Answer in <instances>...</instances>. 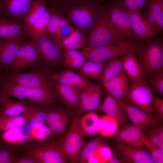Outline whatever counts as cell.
I'll return each instance as SVG.
<instances>
[{
  "instance_id": "21",
  "label": "cell",
  "mask_w": 163,
  "mask_h": 163,
  "mask_svg": "<svg viewBox=\"0 0 163 163\" xmlns=\"http://www.w3.org/2000/svg\"><path fill=\"white\" fill-rule=\"evenodd\" d=\"M57 95L69 109L77 110L80 97V90L76 88L55 82Z\"/></svg>"
},
{
  "instance_id": "10",
  "label": "cell",
  "mask_w": 163,
  "mask_h": 163,
  "mask_svg": "<svg viewBox=\"0 0 163 163\" xmlns=\"http://www.w3.org/2000/svg\"><path fill=\"white\" fill-rule=\"evenodd\" d=\"M41 58L34 42L21 44L10 66L13 72L26 70L38 62Z\"/></svg>"
},
{
  "instance_id": "38",
  "label": "cell",
  "mask_w": 163,
  "mask_h": 163,
  "mask_svg": "<svg viewBox=\"0 0 163 163\" xmlns=\"http://www.w3.org/2000/svg\"><path fill=\"white\" fill-rule=\"evenodd\" d=\"M54 12L51 14L47 28V33L54 39L62 26L69 24L67 18L55 10Z\"/></svg>"
},
{
  "instance_id": "46",
  "label": "cell",
  "mask_w": 163,
  "mask_h": 163,
  "mask_svg": "<svg viewBox=\"0 0 163 163\" xmlns=\"http://www.w3.org/2000/svg\"><path fill=\"white\" fill-rule=\"evenodd\" d=\"M75 30L69 24L64 25L60 28L54 39L57 42L60 40L67 39L72 35Z\"/></svg>"
},
{
  "instance_id": "47",
  "label": "cell",
  "mask_w": 163,
  "mask_h": 163,
  "mask_svg": "<svg viewBox=\"0 0 163 163\" xmlns=\"http://www.w3.org/2000/svg\"><path fill=\"white\" fill-rule=\"evenodd\" d=\"M32 136L39 140L45 139L51 134L52 131L50 128L45 124L41 127L37 128H33Z\"/></svg>"
},
{
  "instance_id": "45",
  "label": "cell",
  "mask_w": 163,
  "mask_h": 163,
  "mask_svg": "<svg viewBox=\"0 0 163 163\" xmlns=\"http://www.w3.org/2000/svg\"><path fill=\"white\" fill-rule=\"evenodd\" d=\"M144 17L147 23L155 30L156 33H159L160 31L157 22L151 9L146 5L144 11Z\"/></svg>"
},
{
  "instance_id": "59",
  "label": "cell",
  "mask_w": 163,
  "mask_h": 163,
  "mask_svg": "<svg viewBox=\"0 0 163 163\" xmlns=\"http://www.w3.org/2000/svg\"><path fill=\"white\" fill-rule=\"evenodd\" d=\"M47 2H50L53 4L58 5L61 2L65 0H46Z\"/></svg>"
},
{
  "instance_id": "4",
  "label": "cell",
  "mask_w": 163,
  "mask_h": 163,
  "mask_svg": "<svg viewBox=\"0 0 163 163\" xmlns=\"http://www.w3.org/2000/svg\"><path fill=\"white\" fill-rule=\"evenodd\" d=\"M109 6L110 27L114 43L117 44L128 41H138L133 31L128 11L115 1L110 3Z\"/></svg>"
},
{
  "instance_id": "29",
  "label": "cell",
  "mask_w": 163,
  "mask_h": 163,
  "mask_svg": "<svg viewBox=\"0 0 163 163\" xmlns=\"http://www.w3.org/2000/svg\"><path fill=\"white\" fill-rule=\"evenodd\" d=\"M46 0H34L27 14L25 17V26L27 28L38 20L48 9Z\"/></svg>"
},
{
  "instance_id": "9",
  "label": "cell",
  "mask_w": 163,
  "mask_h": 163,
  "mask_svg": "<svg viewBox=\"0 0 163 163\" xmlns=\"http://www.w3.org/2000/svg\"><path fill=\"white\" fill-rule=\"evenodd\" d=\"M153 97L151 88L147 82H132L126 98L145 113H151L153 110Z\"/></svg>"
},
{
  "instance_id": "7",
  "label": "cell",
  "mask_w": 163,
  "mask_h": 163,
  "mask_svg": "<svg viewBox=\"0 0 163 163\" xmlns=\"http://www.w3.org/2000/svg\"><path fill=\"white\" fill-rule=\"evenodd\" d=\"M138 41H128L91 48H85L81 52L86 59L104 63L106 60L121 56L130 51H135L141 44Z\"/></svg>"
},
{
  "instance_id": "49",
  "label": "cell",
  "mask_w": 163,
  "mask_h": 163,
  "mask_svg": "<svg viewBox=\"0 0 163 163\" xmlns=\"http://www.w3.org/2000/svg\"><path fill=\"white\" fill-rule=\"evenodd\" d=\"M145 136L153 143L163 150V139L159 134L158 128L152 129Z\"/></svg>"
},
{
  "instance_id": "24",
  "label": "cell",
  "mask_w": 163,
  "mask_h": 163,
  "mask_svg": "<svg viewBox=\"0 0 163 163\" xmlns=\"http://www.w3.org/2000/svg\"><path fill=\"white\" fill-rule=\"evenodd\" d=\"M123 64L124 69L132 82H147L145 75L133 51H130L125 55Z\"/></svg>"
},
{
  "instance_id": "44",
  "label": "cell",
  "mask_w": 163,
  "mask_h": 163,
  "mask_svg": "<svg viewBox=\"0 0 163 163\" xmlns=\"http://www.w3.org/2000/svg\"><path fill=\"white\" fill-rule=\"evenodd\" d=\"M150 81L151 86L161 95L163 94V69L155 72Z\"/></svg>"
},
{
  "instance_id": "50",
  "label": "cell",
  "mask_w": 163,
  "mask_h": 163,
  "mask_svg": "<svg viewBox=\"0 0 163 163\" xmlns=\"http://www.w3.org/2000/svg\"><path fill=\"white\" fill-rule=\"evenodd\" d=\"M115 2L128 11L138 12L137 7L133 0H115Z\"/></svg>"
},
{
  "instance_id": "40",
  "label": "cell",
  "mask_w": 163,
  "mask_h": 163,
  "mask_svg": "<svg viewBox=\"0 0 163 163\" xmlns=\"http://www.w3.org/2000/svg\"><path fill=\"white\" fill-rule=\"evenodd\" d=\"M21 127L5 131L2 136L4 140L12 144H20L28 141L29 136L23 134Z\"/></svg>"
},
{
  "instance_id": "20",
  "label": "cell",
  "mask_w": 163,
  "mask_h": 163,
  "mask_svg": "<svg viewBox=\"0 0 163 163\" xmlns=\"http://www.w3.org/2000/svg\"><path fill=\"white\" fill-rule=\"evenodd\" d=\"M34 0H0V16L9 18L24 15Z\"/></svg>"
},
{
  "instance_id": "39",
  "label": "cell",
  "mask_w": 163,
  "mask_h": 163,
  "mask_svg": "<svg viewBox=\"0 0 163 163\" xmlns=\"http://www.w3.org/2000/svg\"><path fill=\"white\" fill-rule=\"evenodd\" d=\"M26 120L21 115L15 116H8L0 114V131L21 126Z\"/></svg>"
},
{
  "instance_id": "58",
  "label": "cell",
  "mask_w": 163,
  "mask_h": 163,
  "mask_svg": "<svg viewBox=\"0 0 163 163\" xmlns=\"http://www.w3.org/2000/svg\"><path fill=\"white\" fill-rule=\"evenodd\" d=\"M118 159L112 157L107 162V163H119L121 162Z\"/></svg>"
},
{
  "instance_id": "16",
  "label": "cell",
  "mask_w": 163,
  "mask_h": 163,
  "mask_svg": "<svg viewBox=\"0 0 163 163\" xmlns=\"http://www.w3.org/2000/svg\"><path fill=\"white\" fill-rule=\"evenodd\" d=\"M133 33L137 40L140 42L147 40L156 34L146 21L144 16L138 12L128 11Z\"/></svg>"
},
{
  "instance_id": "32",
  "label": "cell",
  "mask_w": 163,
  "mask_h": 163,
  "mask_svg": "<svg viewBox=\"0 0 163 163\" xmlns=\"http://www.w3.org/2000/svg\"><path fill=\"white\" fill-rule=\"evenodd\" d=\"M51 11L48 9L36 22L27 29L28 32L34 40L47 33V26L50 18Z\"/></svg>"
},
{
  "instance_id": "28",
  "label": "cell",
  "mask_w": 163,
  "mask_h": 163,
  "mask_svg": "<svg viewBox=\"0 0 163 163\" xmlns=\"http://www.w3.org/2000/svg\"><path fill=\"white\" fill-rule=\"evenodd\" d=\"M32 128L42 126L46 123L47 116L45 112L39 106L32 105L26 112L21 115Z\"/></svg>"
},
{
  "instance_id": "55",
  "label": "cell",
  "mask_w": 163,
  "mask_h": 163,
  "mask_svg": "<svg viewBox=\"0 0 163 163\" xmlns=\"http://www.w3.org/2000/svg\"><path fill=\"white\" fill-rule=\"evenodd\" d=\"M87 162L89 163H101V161L96 153L88 158Z\"/></svg>"
},
{
  "instance_id": "2",
  "label": "cell",
  "mask_w": 163,
  "mask_h": 163,
  "mask_svg": "<svg viewBox=\"0 0 163 163\" xmlns=\"http://www.w3.org/2000/svg\"><path fill=\"white\" fill-rule=\"evenodd\" d=\"M81 114L76 111L64 135L55 141L70 162L77 163L78 158L86 143L80 123Z\"/></svg>"
},
{
  "instance_id": "53",
  "label": "cell",
  "mask_w": 163,
  "mask_h": 163,
  "mask_svg": "<svg viewBox=\"0 0 163 163\" xmlns=\"http://www.w3.org/2000/svg\"><path fill=\"white\" fill-rule=\"evenodd\" d=\"M21 157L15 158L13 163H38L36 160L29 155Z\"/></svg>"
},
{
  "instance_id": "42",
  "label": "cell",
  "mask_w": 163,
  "mask_h": 163,
  "mask_svg": "<svg viewBox=\"0 0 163 163\" xmlns=\"http://www.w3.org/2000/svg\"><path fill=\"white\" fill-rule=\"evenodd\" d=\"M146 5L152 10L155 17L160 32L163 30V0H148Z\"/></svg>"
},
{
  "instance_id": "33",
  "label": "cell",
  "mask_w": 163,
  "mask_h": 163,
  "mask_svg": "<svg viewBox=\"0 0 163 163\" xmlns=\"http://www.w3.org/2000/svg\"><path fill=\"white\" fill-rule=\"evenodd\" d=\"M22 31L21 25L0 16V37L18 39Z\"/></svg>"
},
{
  "instance_id": "27",
  "label": "cell",
  "mask_w": 163,
  "mask_h": 163,
  "mask_svg": "<svg viewBox=\"0 0 163 163\" xmlns=\"http://www.w3.org/2000/svg\"><path fill=\"white\" fill-rule=\"evenodd\" d=\"M101 108L107 115L115 119L119 125L126 123L127 117L117 100L107 95L102 104Z\"/></svg>"
},
{
  "instance_id": "54",
  "label": "cell",
  "mask_w": 163,
  "mask_h": 163,
  "mask_svg": "<svg viewBox=\"0 0 163 163\" xmlns=\"http://www.w3.org/2000/svg\"><path fill=\"white\" fill-rule=\"evenodd\" d=\"M135 2L138 9L139 13L141 12L145 4L148 0H133Z\"/></svg>"
},
{
  "instance_id": "48",
  "label": "cell",
  "mask_w": 163,
  "mask_h": 163,
  "mask_svg": "<svg viewBox=\"0 0 163 163\" xmlns=\"http://www.w3.org/2000/svg\"><path fill=\"white\" fill-rule=\"evenodd\" d=\"M101 163H107L113 157L112 152L107 146L102 144L95 152Z\"/></svg>"
},
{
  "instance_id": "22",
  "label": "cell",
  "mask_w": 163,
  "mask_h": 163,
  "mask_svg": "<svg viewBox=\"0 0 163 163\" xmlns=\"http://www.w3.org/2000/svg\"><path fill=\"white\" fill-rule=\"evenodd\" d=\"M55 82L70 85L81 89L93 83L81 75L70 71L60 72L50 76Z\"/></svg>"
},
{
  "instance_id": "19",
  "label": "cell",
  "mask_w": 163,
  "mask_h": 163,
  "mask_svg": "<svg viewBox=\"0 0 163 163\" xmlns=\"http://www.w3.org/2000/svg\"><path fill=\"white\" fill-rule=\"evenodd\" d=\"M2 38L0 40V65L6 69L13 63L21 44L18 39Z\"/></svg>"
},
{
  "instance_id": "12",
  "label": "cell",
  "mask_w": 163,
  "mask_h": 163,
  "mask_svg": "<svg viewBox=\"0 0 163 163\" xmlns=\"http://www.w3.org/2000/svg\"><path fill=\"white\" fill-rule=\"evenodd\" d=\"M41 58L52 63L61 61L62 51L58 43L47 33L34 41Z\"/></svg>"
},
{
  "instance_id": "23",
  "label": "cell",
  "mask_w": 163,
  "mask_h": 163,
  "mask_svg": "<svg viewBox=\"0 0 163 163\" xmlns=\"http://www.w3.org/2000/svg\"><path fill=\"white\" fill-rule=\"evenodd\" d=\"M52 88H29L27 97L31 101L37 103L42 109L53 107L56 96Z\"/></svg>"
},
{
  "instance_id": "36",
  "label": "cell",
  "mask_w": 163,
  "mask_h": 163,
  "mask_svg": "<svg viewBox=\"0 0 163 163\" xmlns=\"http://www.w3.org/2000/svg\"><path fill=\"white\" fill-rule=\"evenodd\" d=\"M84 34L75 29L72 35L69 38L58 41L57 43L63 50H76L85 49L84 43L85 40Z\"/></svg>"
},
{
  "instance_id": "56",
  "label": "cell",
  "mask_w": 163,
  "mask_h": 163,
  "mask_svg": "<svg viewBox=\"0 0 163 163\" xmlns=\"http://www.w3.org/2000/svg\"><path fill=\"white\" fill-rule=\"evenodd\" d=\"M100 4L106 5L110 3L115 0H92Z\"/></svg>"
},
{
  "instance_id": "57",
  "label": "cell",
  "mask_w": 163,
  "mask_h": 163,
  "mask_svg": "<svg viewBox=\"0 0 163 163\" xmlns=\"http://www.w3.org/2000/svg\"><path fill=\"white\" fill-rule=\"evenodd\" d=\"M4 69L0 65V86L4 76ZM0 93L1 90L0 89Z\"/></svg>"
},
{
  "instance_id": "13",
  "label": "cell",
  "mask_w": 163,
  "mask_h": 163,
  "mask_svg": "<svg viewBox=\"0 0 163 163\" xmlns=\"http://www.w3.org/2000/svg\"><path fill=\"white\" fill-rule=\"evenodd\" d=\"M102 94L100 87L94 83L80 89L79 103L77 111L81 114L98 109Z\"/></svg>"
},
{
  "instance_id": "5",
  "label": "cell",
  "mask_w": 163,
  "mask_h": 163,
  "mask_svg": "<svg viewBox=\"0 0 163 163\" xmlns=\"http://www.w3.org/2000/svg\"><path fill=\"white\" fill-rule=\"evenodd\" d=\"M22 150L38 163H65L68 160L55 141H41L27 145L22 148Z\"/></svg>"
},
{
  "instance_id": "14",
  "label": "cell",
  "mask_w": 163,
  "mask_h": 163,
  "mask_svg": "<svg viewBox=\"0 0 163 163\" xmlns=\"http://www.w3.org/2000/svg\"><path fill=\"white\" fill-rule=\"evenodd\" d=\"M116 150L122 159V162L133 163H154L151 155L142 146L118 144Z\"/></svg>"
},
{
  "instance_id": "34",
  "label": "cell",
  "mask_w": 163,
  "mask_h": 163,
  "mask_svg": "<svg viewBox=\"0 0 163 163\" xmlns=\"http://www.w3.org/2000/svg\"><path fill=\"white\" fill-rule=\"evenodd\" d=\"M86 59L81 52L76 50H63L62 61L66 66L78 69L83 64Z\"/></svg>"
},
{
  "instance_id": "3",
  "label": "cell",
  "mask_w": 163,
  "mask_h": 163,
  "mask_svg": "<svg viewBox=\"0 0 163 163\" xmlns=\"http://www.w3.org/2000/svg\"><path fill=\"white\" fill-rule=\"evenodd\" d=\"M145 75L151 76L163 69V42L161 38L149 41L141 45L134 52Z\"/></svg>"
},
{
  "instance_id": "31",
  "label": "cell",
  "mask_w": 163,
  "mask_h": 163,
  "mask_svg": "<svg viewBox=\"0 0 163 163\" xmlns=\"http://www.w3.org/2000/svg\"><path fill=\"white\" fill-rule=\"evenodd\" d=\"M99 121L97 113L93 111L81 118V125L85 135L91 136L96 135L98 132Z\"/></svg>"
},
{
  "instance_id": "25",
  "label": "cell",
  "mask_w": 163,
  "mask_h": 163,
  "mask_svg": "<svg viewBox=\"0 0 163 163\" xmlns=\"http://www.w3.org/2000/svg\"><path fill=\"white\" fill-rule=\"evenodd\" d=\"M22 101L12 99L4 95L1 91L0 94V114L8 116L20 115L29 108Z\"/></svg>"
},
{
  "instance_id": "26",
  "label": "cell",
  "mask_w": 163,
  "mask_h": 163,
  "mask_svg": "<svg viewBox=\"0 0 163 163\" xmlns=\"http://www.w3.org/2000/svg\"><path fill=\"white\" fill-rule=\"evenodd\" d=\"M29 89L7 79L4 75L0 86L1 92L4 95L16 98L25 103L24 99L27 97Z\"/></svg>"
},
{
  "instance_id": "41",
  "label": "cell",
  "mask_w": 163,
  "mask_h": 163,
  "mask_svg": "<svg viewBox=\"0 0 163 163\" xmlns=\"http://www.w3.org/2000/svg\"><path fill=\"white\" fill-rule=\"evenodd\" d=\"M103 143L99 139L96 138L87 144L81 151L77 160V163H85L88 158L95 153Z\"/></svg>"
},
{
  "instance_id": "52",
  "label": "cell",
  "mask_w": 163,
  "mask_h": 163,
  "mask_svg": "<svg viewBox=\"0 0 163 163\" xmlns=\"http://www.w3.org/2000/svg\"><path fill=\"white\" fill-rule=\"evenodd\" d=\"M15 158L8 151L0 149V163H13Z\"/></svg>"
},
{
  "instance_id": "15",
  "label": "cell",
  "mask_w": 163,
  "mask_h": 163,
  "mask_svg": "<svg viewBox=\"0 0 163 163\" xmlns=\"http://www.w3.org/2000/svg\"><path fill=\"white\" fill-rule=\"evenodd\" d=\"M42 109L46 114V123L49 126L52 132L57 135L63 133L66 130L69 121L67 111L61 107H46Z\"/></svg>"
},
{
  "instance_id": "1",
  "label": "cell",
  "mask_w": 163,
  "mask_h": 163,
  "mask_svg": "<svg viewBox=\"0 0 163 163\" xmlns=\"http://www.w3.org/2000/svg\"><path fill=\"white\" fill-rule=\"evenodd\" d=\"M58 5L66 11L75 29L83 33L90 32L105 5L92 0H65Z\"/></svg>"
},
{
  "instance_id": "6",
  "label": "cell",
  "mask_w": 163,
  "mask_h": 163,
  "mask_svg": "<svg viewBox=\"0 0 163 163\" xmlns=\"http://www.w3.org/2000/svg\"><path fill=\"white\" fill-rule=\"evenodd\" d=\"M109 4L104 7L85 39L84 43V49L115 44L112 38L110 29Z\"/></svg>"
},
{
  "instance_id": "30",
  "label": "cell",
  "mask_w": 163,
  "mask_h": 163,
  "mask_svg": "<svg viewBox=\"0 0 163 163\" xmlns=\"http://www.w3.org/2000/svg\"><path fill=\"white\" fill-rule=\"evenodd\" d=\"M125 54L119 57L110 59L104 66L101 77L103 84L124 70L123 59Z\"/></svg>"
},
{
  "instance_id": "51",
  "label": "cell",
  "mask_w": 163,
  "mask_h": 163,
  "mask_svg": "<svg viewBox=\"0 0 163 163\" xmlns=\"http://www.w3.org/2000/svg\"><path fill=\"white\" fill-rule=\"evenodd\" d=\"M153 109L161 119L163 115V100L160 98L153 96L152 101Z\"/></svg>"
},
{
  "instance_id": "8",
  "label": "cell",
  "mask_w": 163,
  "mask_h": 163,
  "mask_svg": "<svg viewBox=\"0 0 163 163\" xmlns=\"http://www.w3.org/2000/svg\"><path fill=\"white\" fill-rule=\"evenodd\" d=\"M4 76L7 79L29 88H52V80L47 74L39 69L27 73L9 72L5 69Z\"/></svg>"
},
{
  "instance_id": "35",
  "label": "cell",
  "mask_w": 163,
  "mask_h": 163,
  "mask_svg": "<svg viewBox=\"0 0 163 163\" xmlns=\"http://www.w3.org/2000/svg\"><path fill=\"white\" fill-rule=\"evenodd\" d=\"M104 67V62L100 63L89 60L85 61L78 70L83 76L98 79L102 77Z\"/></svg>"
},
{
  "instance_id": "43",
  "label": "cell",
  "mask_w": 163,
  "mask_h": 163,
  "mask_svg": "<svg viewBox=\"0 0 163 163\" xmlns=\"http://www.w3.org/2000/svg\"><path fill=\"white\" fill-rule=\"evenodd\" d=\"M144 145L149 151L155 163L163 162V150L153 143L145 136Z\"/></svg>"
},
{
  "instance_id": "11",
  "label": "cell",
  "mask_w": 163,
  "mask_h": 163,
  "mask_svg": "<svg viewBox=\"0 0 163 163\" xmlns=\"http://www.w3.org/2000/svg\"><path fill=\"white\" fill-rule=\"evenodd\" d=\"M118 101L123 110L127 114L133 126L141 130L149 128L155 127L159 123L161 118L158 116L146 113L137 107Z\"/></svg>"
},
{
  "instance_id": "37",
  "label": "cell",
  "mask_w": 163,
  "mask_h": 163,
  "mask_svg": "<svg viewBox=\"0 0 163 163\" xmlns=\"http://www.w3.org/2000/svg\"><path fill=\"white\" fill-rule=\"evenodd\" d=\"M119 124L114 118L106 115L99 118L98 132L102 136H110L117 131Z\"/></svg>"
},
{
  "instance_id": "18",
  "label": "cell",
  "mask_w": 163,
  "mask_h": 163,
  "mask_svg": "<svg viewBox=\"0 0 163 163\" xmlns=\"http://www.w3.org/2000/svg\"><path fill=\"white\" fill-rule=\"evenodd\" d=\"M103 85L108 95L118 101L126 99L128 86L124 70Z\"/></svg>"
},
{
  "instance_id": "17",
  "label": "cell",
  "mask_w": 163,
  "mask_h": 163,
  "mask_svg": "<svg viewBox=\"0 0 163 163\" xmlns=\"http://www.w3.org/2000/svg\"><path fill=\"white\" fill-rule=\"evenodd\" d=\"M145 135L142 130L133 126L124 125L116 133L115 139L119 144L142 146L144 145Z\"/></svg>"
}]
</instances>
